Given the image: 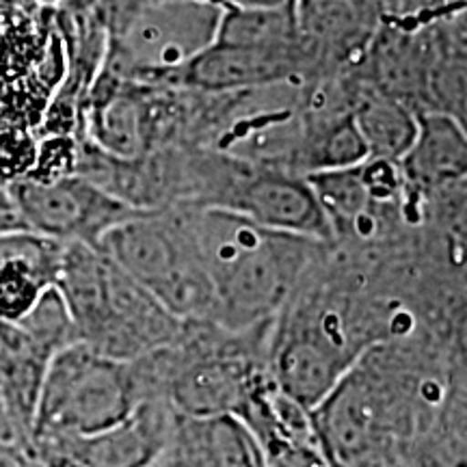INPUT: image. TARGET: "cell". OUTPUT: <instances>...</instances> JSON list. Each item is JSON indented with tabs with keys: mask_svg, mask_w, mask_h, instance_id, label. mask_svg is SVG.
Returning a JSON list of instances; mask_svg holds the SVG:
<instances>
[{
	"mask_svg": "<svg viewBox=\"0 0 467 467\" xmlns=\"http://www.w3.org/2000/svg\"><path fill=\"white\" fill-rule=\"evenodd\" d=\"M213 288V323L249 329L275 320L323 241L268 230L221 208H184Z\"/></svg>",
	"mask_w": 467,
	"mask_h": 467,
	"instance_id": "cell-1",
	"label": "cell"
},
{
	"mask_svg": "<svg viewBox=\"0 0 467 467\" xmlns=\"http://www.w3.org/2000/svg\"><path fill=\"white\" fill-rule=\"evenodd\" d=\"M55 288L78 342L107 358L132 361L171 344L184 320L126 275L98 247L63 244Z\"/></svg>",
	"mask_w": 467,
	"mask_h": 467,
	"instance_id": "cell-2",
	"label": "cell"
},
{
	"mask_svg": "<svg viewBox=\"0 0 467 467\" xmlns=\"http://www.w3.org/2000/svg\"><path fill=\"white\" fill-rule=\"evenodd\" d=\"M66 76L55 9L37 0H0V182L31 171L37 128Z\"/></svg>",
	"mask_w": 467,
	"mask_h": 467,
	"instance_id": "cell-3",
	"label": "cell"
},
{
	"mask_svg": "<svg viewBox=\"0 0 467 467\" xmlns=\"http://www.w3.org/2000/svg\"><path fill=\"white\" fill-rule=\"evenodd\" d=\"M98 249L180 320L213 318V288L184 208L139 213Z\"/></svg>",
	"mask_w": 467,
	"mask_h": 467,
	"instance_id": "cell-4",
	"label": "cell"
},
{
	"mask_svg": "<svg viewBox=\"0 0 467 467\" xmlns=\"http://www.w3.org/2000/svg\"><path fill=\"white\" fill-rule=\"evenodd\" d=\"M141 402L130 361L107 358L74 342L50 361L31 441L35 437L98 433L124 422Z\"/></svg>",
	"mask_w": 467,
	"mask_h": 467,
	"instance_id": "cell-5",
	"label": "cell"
},
{
	"mask_svg": "<svg viewBox=\"0 0 467 467\" xmlns=\"http://www.w3.org/2000/svg\"><path fill=\"white\" fill-rule=\"evenodd\" d=\"M225 0H154L107 37L102 66L119 78L171 85L217 37Z\"/></svg>",
	"mask_w": 467,
	"mask_h": 467,
	"instance_id": "cell-6",
	"label": "cell"
},
{
	"mask_svg": "<svg viewBox=\"0 0 467 467\" xmlns=\"http://www.w3.org/2000/svg\"><path fill=\"white\" fill-rule=\"evenodd\" d=\"M7 189L22 227L58 244L98 247L115 225L141 213L76 173L20 178Z\"/></svg>",
	"mask_w": 467,
	"mask_h": 467,
	"instance_id": "cell-7",
	"label": "cell"
},
{
	"mask_svg": "<svg viewBox=\"0 0 467 467\" xmlns=\"http://www.w3.org/2000/svg\"><path fill=\"white\" fill-rule=\"evenodd\" d=\"M175 411L165 400H145L124 422L91 435L35 437L37 467H150L165 451Z\"/></svg>",
	"mask_w": 467,
	"mask_h": 467,
	"instance_id": "cell-8",
	"label": "cell"
},
{
	"mask_svg": "<svg viewBox=\"0 0 467 467\" xmlns=\"http://www.w3.org/2000/svg\"><path fill=\"white\" fill-rule=\"evenodd\" d=\"M221 210L268 230L331 243V227L307 178L244 165L227 189Z\"/></svg>",
	"mask_w": 467,
	"mask_h": 467,
	"instance_id": "cell-9",
	"label": "cell"
},
{
	"mask_svg": "<svg viewBox=\"0 0 467 467\" xmlns=\"http://www.w3.org/2000/svg\"><path fill=\"white\" fill-rule=\"evenodd\" d=\"M58 350L22 320L0 318V402L16 441L26 451L46 372Z\"/></svg>",
	"mask_w": 467,
	"mask_h": 467,
	"instance_id": "cell-10",
	"label": "cell"
},
{
	"mask_svg": "<svg viewBox=\"0 0 467 467\" xmlns=\"http://www.w3.org/2000/svg\"><path fill=\"white\" fill-rule=\"evenodd\" d=\"M299 28L334 74L355 72L385 16L383 0H295Z\"/></svg>",
	"mask_w": 467,
	"mask_h": 467,
	"instance_id": "cell-11",
	"label": "cell"
},
{
	"mask_svg": "<svg viewBox=\"0 0 467 467\" xmlns=\"http://www.w3.org/2000/svg\"><path fill=\"white\" fill-rule=\"evenodd\" d=\"M399 167L407 189L420 202L465 186V124L443 113H420L416 139Z\"/></svg>",
	"mask_w": 467,
	"mask_h": 467,
	"instance_id": "cell-12",
	"label": "cell"
},
{
	"mask_svg": "<svg viewBox=\"0 0 467 467\" xmlns=\"http://www.w3.org/2000/svg\"><path fill=\"white\" fill-rule=\"evenodd\" d=\"M161 461L169 467H265L258 443L236 418H186L175 413Z\"/></svg>",
	"mask_w": 467,
	"mask_h": 467,
	"instance_id": "cell-13",
	"label": "cell"
},
{
	"mask_svg": "<svg viewBox=\"0 0 467 467\" xmlns=\"http://www.w3.org/2000/svg\"><path fill=\"white\" fill-rule=\"evenodd\" d=\"M63 244L28 230L0 234V318L17 320L55 288Z\"/></svg>",
	"mask_w": 467,
	"mask_h": 467,
	"instance_id": "cell-14",
	"label": "cell"
},
{
	"mask_svg": "<svg viewBox=\"0 0 467 467\" xmlns=\"http://www.w3.org/2000/svg\"><path fill=\"white\" fill-rule=\"evenodd\" d=\"M353 119L368 148V159L399 162L416 139L418 115L361 78Z\"/></svg>",
	"mask_w": 467,
	"mask_h": 467,
	"instance_id": "cell-15",
	"label": "cell"
},
{
	"mask_svg": "<svg viewBox=\"0 0 467 467\" xmlns=\"http://www.w3.org/2000/svg\"><path fill=\"white\" fill-rule=\"evenodd\" d=\"M0 467H37L26 448L0 437Z\"/></svg>",
	"mask_w": 467,
	"mask_h": 467,
	"instance_id": "cell-16",
	"label": "cell"
},
{
	"mask_svg": "<svg viewBox=\"0 0 467 467\" xmlns=\"http://www.w3.org/2000/svg\"><path fill=\"white\" fill-rule=\"evenodd\" d=\"M11 230H25L17 217V210L11 200L7 184L0 182V234L11 232Z\"/></svg>",
	"mask_w": 467,
	"mask_h": 467,
	"instance_id": "cell-17",
	"label": "cell"
},
{
	"mask_svg": "<svg viewBox=\"0 0 467 467\" xmlns=\"http://www.w3.org/2000/svg\"><path fill=\"white\" fill-rule=\"evenodd\" d=\"M225 3L243 9H271L288 3V0H225Z\"/></svg>",
	"mask_w": 467,
	"mask_h": 467,
	"instance_id": "cell-18",
	"label": "cell"
},
{
	"mask_svg": "<svg viewBox=\"0 0 467 467\" xmlns=\"http://www.w3.org/2000/svg\"><path fill=\"white\" fill-rule=\"evenodd\" d=\"M0 437H3V440H11V441H16L14 429H11L9 418H7V413H5L3 402H0Z\"/></svg>",
	"mask_w": 467,
	"mask_h": 467,
	"instance_id": "cell-19",
	"label": "cell"
},
{
	"mask_svg": "<svg viewBox=\"0 0 467 467\" xmlns=\"http://www.w3.org/2000/svg\"><path fill=\"white\" fill-rule=\"evenodd\" d=\"M265 467H285V465H266L265 463ZM312 467H327V461H323V463H318V465H312Z\"/></svg>",
	"mask_w": 467,
	"mask_h": 467,
	"instance_id": "cell-20",
	"label": "cell"
},
{
	"mask_svg": "<svg viewBox=\"0 0 467 467\" xmlns=\"http://www.w3.org/2000/svg\"><path fill=\"white\" fill-rule=\"evenodd\" d=\"M327 461V467H342V465H337V463H334V461H329V459H325Z\"/></svg>",
	"mask_w": 467,
	"mask_h": 467,
	"instance_id": "cell-21",
	"label": "cell"
},
{
	"mask_svg": "<svg viewBox=\"0 0 467 467\" xmlns=\"http://www.w3.org/2000/svg\"><path fill=\"white\" fill-rule=\"evenodd\" d=\"M399 467H407V465H399Z\"/></svg>",
	"mask_w": 467,
	"mask_h": 467,
	"instance_id": "cell-22",
	"label": "cell"
}]
</instances>
